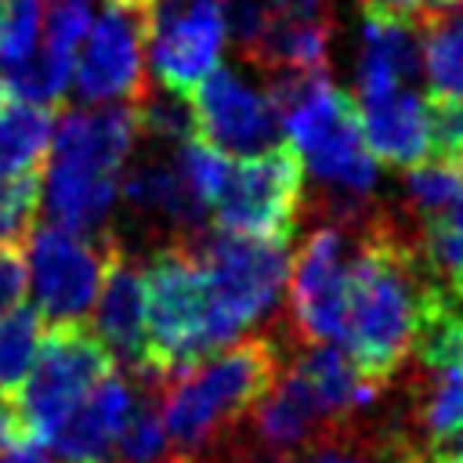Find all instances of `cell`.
Returning <instances> with one entry per match:
<instances>
[{
    "mask_svg": "<svg viewBox=\"0 0 463 463\" xmlns=\"http://www.w3.org/2000/svg\"><path fill=\"white\" fill-rule=\"evenodd\" d=\"M423 268L416 257V235L376 213L358 228V250L347 260V307L344 344L347 358L376 387H391L412 354L420 318Z\"/></svg>",
    "mask_w": 463,
    "mask_h": 463,
    "instance_id": "6da1fadb",
    "label": "cell"
},
{
    "mask_svg": "<svg viewBox=\"0 0 463 463\" xmlns=\"http://www.w3.org/2000/svg\"><path fill=\"white\" fill-rule=\"evenodd\" d=\"M279 376L282 351L275 336H250L221 347L159 383L163 430L181 456L203 459L235 441V430L253 416Z\"/></svg>",
    "mask_w": 463,
    "mask_h": 463,
    "instance_id": "7a4b0ae2",
    "label": "cell"
},
{
    "mask_svg": "<svg viewBox=\"0 0 463 463\" xmlns=\"http://www.w3.org/2000/svg\"><path fill=\"white\" fill-rule=\"evenodd\" d=\"M141 275H145V362L137 369V380L163 383L174 373L188 369L192 362L213 354L206 340L210 286L188 235L156 246Z\"/></svg>",
    "mask_w": 463,
    "mask_h": 463,
    "instance_id": "3957f363",
    "label": "cell"
},
{
    "mask_svg": "<svg viewBox=\"0 0 463 463\" xmlns=\"http://www.w3.org/2000/svg\"><path fill=\"white\" fill-rule=\"evenodd\" d=\"M206 286H210V322L206 340L210 351L228 347L246 326L264 318L286 279H289V250L282 242L246 239L232 232H195L188 235Z\"/></svg>",
    "mask_w": 463,
    "mask_h": 463,
    "instance_id": "277c9868",
    "label": "cell"
},
{
    "mask_svg": "<svg viewBox=\"0 0 463 463\" xmlns=\"http://www.w3.org/2000/svg\"><path fill=\"white\" fill-rule=\"evenodd\" d=\"M112 373L116 354L94 333V326H87L83 318L47 322L40 333L36 362L11 405L22 412V420L43 445L61 427V420Z\"/></svg>",
    "mask_w": 463,
    "mask_h": 463,
    "instance_id": "5b68a950",
    "label": "cell"
},
{
    "mask_svg": "<svg viewBox=\"0 0 463 463\" xmlns=\"http://www.w3.org/2000/svg\"><path fill=\"white\" fill-rule=\"evenodd\" d=\"M279 123L289 134V145L300 152V159H307L311 170L333 192H351V195L373 192L376 159L369 156L362 137L358 101L347 90L333 87L329 76L315 83L293 109H286Z\"/></svg>",
    "mask_w": 463,
    "mask_h": 463,
    "instance_id": "8992f818",
    "label": "cell"
},
{
    "mask_svg": "<svg viewBox=\"0 0 463 463\" xmlns=\"http://www.w3.org/2000/svg\"><path fill=\"white\" fill-rule=\"evenodd\" d=\"M304 203V159L289 141L257 156H239L213 199V224L232 235L289 246Z\"/></svg>",
    "mask_w": 463,
    "mask_h": 463,
    "instance_id": "52a82bcc",
    "label": "cell"
},
{
    "mask_svg": "<svg viewBox=\"0 0 463 463\" xmlns=\"http://www.w3.org/2000/svg\"><path fill=\"white\" fill-rule=\"evenodd\" d=\"M224 22L217 0H156L148 11L152 72L166 94L192 98L217 69Z\"/></svg>",
    "mask_w": 463,
    "mask_h": 463,
    "instance_id": "ba28073f",
    "label": "cell"
},
{
    "mask_svg": "<svg viewBox=\"0 0 463 463\" xmlns=\"http://www.w3.org/2000/svg\"><path fill=\"white\" fill-rule=\"evenodd\" d=\"M29 289L33 307L47 322L87 318L98 300L109 235L90 242L87 235H72L65 228H33L29 235Z\"/></svg>",
    "mask_w": 463,
    "mask_h": 463,
    "instance_id": "9c48e42d",
    "label": "cell"
},
{
    "mask_svg": "<svg viewBox=\"0 0 463 463\" xmlns=\"http://www.w3.org/2000/svg\"><path fill=\"white\" fill-rule=\"evenodd\" d=\"M145 43H148V14L109 7L90 25V33L83 40V54L72 65L76 94L90 105L141 101L148 94Z\"/></svg>",
    "mask_w": 463,
    "mask_h": 463,
    "instance_id": "30bf717a",
    "label": "cell"
},
{
    "mask_svg": "<svg viewBox=\"0 0 463 463\" xmlns=\"http://www.w3.org/2000/svg\"><path fill=\"white\" fill-rule=\"evenodd\" d=\"M293 322L307 344L344 340L347 307V235L340 224H322L307 235L289 264Z\"/></svg>",
    "mask_w": 463,
    "mask_h": 463,
    "instance_id": "8fae6325",
    "label": "cell"
},
{
    "mask_svg": "<svg viewBox=\"0 0 463 463\" xmlns=\"http://www.w3.org/2000/svg\"><path fill=\"white\" fill-rule=\"evenodd\" d=\"M188 105L195 134L224 156H257L282 141V123L268 94L250 87L235 69H213Z\"/></svg>",
    "mask_w": 463,
    "mask_h": 463,
    "instance_id": "7c38bea8",
    "label": "cell"
},
{
    "mask_svg": "<svg viewBox=\"0 0 463 463\" xmlns=\"http://www.w3.org/2000/svg\"><path fill=\"white\" fill-rule=\"evenodd\" d=\"M420 76V25L405 7L362 0V51H358V98L362 105L412 90Z\"/></svg>",
    "mask_w": 463,
    "mask_h": 463,
    "instance_id": "4fadbf2b",
    "label": "cell"
},
{
    "mask_svg": "<svg viewBox=\"0 0 463 463\" xmlns=\"http://www.w3.org/2000/svg\"><path fill=\"white\" fill-rule=\"evenodd\" d=\"M94 333L119 354L134 376L145 362V275L123 242L109 235L105 271L94 300Z\"/></svg>",
    "mask_w": 463,
    "mask_h": 463,
    "instance_id": "5bb4252c",
    "label": "cell"
},
{
    "mask_svg": "<svg viewBox=\"0 0 463 463\" xmlns=\"http://www.w3.org/2000/svg\"><path fill=\"white\" fill-rule=\"evenodd\" d=\"M51 141H54L51 159H58V163L119 174L137 141V112H134V105L72 109L54 123Z\"/></svg>",
    "mask_w": 463,
    "mask_h": 463,
    "instance_id": "9a60e30c",
    "label": "cell"
},
{
    "mask_svg": "<svg viewBox=\"0 0 463 463\" xmlns=\"http://www.w3.org/2000/svg\"><path fill=\"white\" fill-rule=\"evenodd\" d=\"M130 383L112 373L105 376L51 434L61 463H116V438L130 412Z\"/></svg>",
    "mask_w": 463,
    "mask_h": 463,
    "instance_id": "2e32d148",
    "label": "cell"
},
{
    "mask_svg": "<svg viewBox=\"0 0 463 463\" xmlns=\"http://www.w3.org/2000/svg\"><path fill=\"white\" fill-rule=\"evenodd\" d=\"M362 112V137L376 163L387 166H416L430 156L423 98L416 90H398L391 98L369 101Z\"/></svg>",
    "mask_w": 463,
    "mask_h": 463,
    "instance_id": "e0dca14e",
    "label": "cell"
},
{
    "mask_svg": "<svg viewBox=\"0 0 463 463\" xmlns=\"http://www.w3.org/2000/svg\"><path fill=\"white\" fill-rule=\"evenodd\" d=\"M119 195V174L76 166V163H51L47 174V210L54 217V228H65L72 235L94 232L105 213L112 210Z\"/></svg>",
    "mask_w": 463,
    "mask_h": 463,
    "instance_id": "ac0fdd59",
    "label": "cell"
},
{
    "mask_svg": "<svg viewBox=\"0 0 463 463\" xmlns=\"http://www.w3.org/2000/svg\"><path fill=\"white\" fill-rule=\"evenodd\" d=\"M119 192L127 195V203L134 210H152L159 217H166L177 235H195L203 232L206 221V206L199 203V195L184 184L181 170L170 163H145L141 170H134Z\"/></svg>",
    "mask_w": 463,
    "mask_h": 463,
    "instance_id": "d6986e66",
    "label": "cell"
},
{
    "mask_svg": "<svg viewBox=\"0 0 463 463\" xmlns=\"http://www.w3.org/2000/svg\"><path fill=\"white\" fill-rule=\"evenodd\" d=\"M54 112L58 109L14 101V98L7 101V109L0 112V177L33 170L40 163L58 123Z\"/></svg>",
    "mask_w": 463,
    "mask_h": 463,
    "instance_id": "ffe728a7",
    "label": "cell"
},
{
    "mask_svg": "<svg viewBox=\"0 0 463 463\" xmlns=\"http://www.w3.org/2000/svg\"><path fill=\"white\" fill-rule=\"evenodd\" d=\"M427 94L463 98V4L420 22Z\"/></svg>",
    "mask_w": 463,
    "mask_h": 463,
    "instance_id": "44dd1931",
    "label": "cell"
},
{
    "mask_svg": "<svg viewBox=\"0 0 463 463\" xmlns=\"http://www.w3.org/2000/svg\"><path fill=\"white\" fill-rule=\"evenodd\" d=\"M40 333H43V318L29 304H14L0 315V402H11L22 391L36 362Z\"/></svg>",
    "mask_w": 463,
    "mask_h": 463,
    "instance_id": "7402d4cb",
    "label": "cell"
},
{
    "mask_svg": "<svg viewBox=\"0 0 463 463\" xmlns=\"http://www.w3.org/2000/svg\"><path fill=\"white\" fill-rule=\"evenodd\" d=\"M69 80H72V54L43 43V51H33L22 65H14V72L7 76V87L14 101L58 109Z\"/></svg>",
    "mask_w": 463,
    "mask_h": 463,
    "instance_id": "603a6c76",
    "label": "cell"
},
{
    "mask_svg": "<svg viewBox=\"0 0 463 463\" xmlns=\"http://www.w3.org/2000/svg\"><path fill=\"white\" fill-rule=\"evenodd\" d=\"M463 192V166L459 159H423L409 170L405 177V195L412 203V210L420 213V221L441 217L456 195Z\"/></svg>",
    "mask_w": 463,
    "mask_h": 463,
    "instance_id": "cb8c5ba5",
    "label": "cell"
},
{
    "mask_svg": "<svg viewBox=\"0 0 463 463\" xmlns=\"http://www.w3.org/2000/svg\"><path fill=\"white\" fill-rule=\"evenodd\" d=\"M163 449H166V430L159 416V398L156 391H148L145 402H130V412L116 438V463H156L166 456Z\"/></svg>",
    "mask_w": 463,
    "mask_h": 463,
    "instance_id": "d4e9b609",
    "label": "cell"
},
{
    "mask_svg": "<svg viewBox=\"0 0 463 463\" xmlns=\"http://www.w3.org/2000/svg\"><path fill=\"white\" fill-rule=\"evenodd\" d=\"M43 177L40 166L0 177V242H29L36 228V210L43 195Z\"/></svg>",
    "mask_w": 463,
    "mask_h": 463,
    "instance_id": "484cf974",
    "label": "cell"
},
{
    "mask_svg": "<svg viewBox=\"0 0 463 463\" xmlns=\"http://www.w3.org/2000/svg\"><path fill=\"white\" fill-rule=\"evenodd\" d=\"M177 170H181L184 184L199 195V203H203V206H213V199L221 195V188H224V181H228L232 163H228V156H224L221 148H213L210 141H203L199 134H192V137L181 141Z\"/></svg>",
    "mask_w": 463,
    "mask_h": 463,
    "instance_id": "4316f807",
    "label": "cell"
},
{
    "mask_svg": "<svg viewBox=\"0 0 463 463\" xmlns=\"http://www.w3.org/2000/svg\"><path fill=\"white\" fill-rule=\"evenodd\" d=\"M40 0H0V65H22L36 51Z\"/></svg>",
    "mask_w": 463,
    "mask_h": 463,
    "instance_id": "83f0119b",
    "label": "cell"
},
{
    "mask_svg": "<svg viewBox=\"0 0 463 463\" xmlns=\"http://www.w3.org/2000/svg\"><path fill=\"white\" fill-rule=\"evenodd\" d=\"M427 141L438 159H463V98L456 94H427Z\"/></svg>",
    "mask_w": 463,
    "mask_h": 463,
    "instance_id": "f1b7e54d",
    "label": "cell"
},
{
    "mask_svg": "<svg viewBox=\"0 0 463 463\" xmlns=\"http://www.w3.org/2000/svg\"><path fill=\"white\" fill-rule=\"evenodd\" d=\"M217 7H221L224 33H228L232 43L239 47V54L250 61V54H253L257 43L264 40L268 25L275 22L271 0H217Z\"/></svg>",
    "mask_w": 463,
    "mask_h": 463,
    "instance_id": "f546056e",
    "label": "cell"
},
{
    "mask_svg": "<svg viewBox=\"0 0 463 463\" xmlns=\"http://www.w3.org/2000/svg\"><path fill=\"white\" fill-rule=\"evenodd\" d=\"M90 29V0H51L47 11V47L72 54Z\"/></svg>",
    "mask_w": 463,
    "mask_h": 463,
    "instance_id": "4dcf8cb0",
    "label": "cell"
},
{
    "mask_svg": "<svg viewBox=\"0 0 463 463\" xmlns=\"http://www.w3.org/2000/svg\"><path fill=\"white\" fill-rule=\"evenodd\" d=\"M29 293V260L22 242H0V315Z\"/></svg>",
    "mask_w": 463,
    "mask_h": 463,
    "instance_id": "1f68e13d",
    "label": "cell"
},
{
    "mask_svg": "<svg viewBox=\"0 0 463 463\" xmlns=\"http://www.w3.org/2000/svg\"><path fill=\"white\" fill-rule=\"evenodd\" d=\"M22 445H40V441L29 430V423L22 420V412L11 402H0V452L22 449Z\"/></svg>",
    "mask_w": 463,
    "mask_h": 463,
    "instance_id": "d6a6232c",
    "label": "cell"
},
{
    "mask_svg": "<svg viewBox=\"0 0 463 463\" xmlns=\"http://www.w3.org/2000/svg\"><path fill=\"white\" fill-rule=\"evenodd\" d=\"M271 11L286 22H329L333 0H271Z\"/></svg>",
    "mask_w": 463,
    "mask_h": 463,
    "instance_id": "836d02e7",
    "label": "cell"
},
{
    "mask_svg": "<svg viewBox=\"0 0 463 463\" xmlns=\"http://www.w3.org/2000/svg\"><path fill=\"white\" fill-rule=\"evenodd\" d=\"M463 0H409V14L416 18V25L423 22V18H430V14H441V11H452V7H459Z\"/></svg>",
    "mask_w": 463,
    "mask_h": 463,
    "instance_id": "e575fe53",
    "label": "cell"
},
{
    "mask_svg": "<svg viewBox=\"0 0 463 463\" xmlns=\"http://www.w3.org/2000/svg\"><path fill=\"white\" fill-rule=\"evenodd\" d=\"M0 463H51V456L43 452V445H22L11 452H0Z\"/></svg>",
    "mask_w": 463,
    "mask_h": 463,
    "instance_id": "d590c367",
    "label": "cell"
},
{
    "mask_svg": "<svg viewBox=\"0 0 463 463\" xmlns=\"http://www.w3.org/2000/svg\"><path fill=\"white\" fill-rule=\"evenodd\" d=\"M105 4L116 7V11H141V14H148L156 0H105Z\"/></svg>",
    "mask_w": 463,
    "mask_h": 463,
    "instance_id": "8d00e7d4",
    "label": "cell"
},
{
    "mask_svg": "<svg viewBox=\"0 0 463 463\" xmlns=\"http://www.w3.org/2000/svg\"><path fill=\"white\" fill-rule=\"evenodd\" d=\"M434 452H441V456H463V427H459L445 445H438ZM434 452H430V456H434Z\"/></svg>",
    "mask_w": 463,
    "mask_h": 463,
    "instance_id": "74e56055",
    "label": "cell"
},
{
    "mask_svg": "<svg viewBox=\"0 0 463 463\" xmlns=\"http://www.w3.org/2000/svg\"><path fill=\"white\" fill-rule=\"evenodd\" d=\"M7 101H11V87H7V76H0V112L7 109Z\"/></svg>",
    "mask_w": 463,
    "mask_h": 463,
    "instance_id": "f35d334b",
    "label": "cell"
},
{
    "mask_svg": "<svg viewBox=\"0 0 463 463\" xmlns=\"http://www.w3.org/2000/svg\"><path fill=\"white\" fill-rule=\"evenodd\" d=\"M156 463H203V459H192V456H181V452H174V456H163V459H156Z\"/></svg>",
    "mask_w": 463,
    "mask_h": 463,
    "instance_id": "ab89813d",
    "label": "cell"
},
{
    "mask_svg": "<svg viewBox=\"0 0 463 463\" xmlns=\"http://www.w3.org/2000/svg\"><path fill=\"white\" fill-rule=\"evenodd\" d=\"M427 463H463V456H441V452H434Z\"/></svg>",
    "mask_w": 463,
    "mask_h": 463,
    "instance_id": "60d3db41",
    "label": "cell"
},
{
    "mask_svg": "<svg viewBox=\"0 0 463 463\" xmlns=\"http://www.w3.org/2000/svg\"><path fill=\"white\" fill-rule=\"evenodd\" d=\"M383 4H394V7H405L409 11V0H383Z\"/></svg>",
    "mask_w": 463,
    "mask_h": 463,
    "instance_id": "b9f144b4",
    "label": "cell"
}]
</instances>
